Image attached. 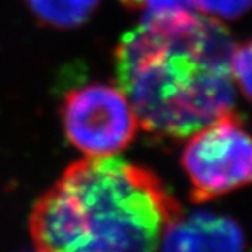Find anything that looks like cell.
<instances>
[{"mask_svg": "<svg viewBox=\"0 0 252 252\" xmlns=\"http://www.w3.org/2000/svg\"><path fill=\"white\" fill-rule=\"evenodd\" d=\"M234 44L218 19L196 12L143 17L116 47V73L146 132L191 135L232 110Z\"/></svg>", "mask_w": 252, "mask_h": 252, "instance_id": "obj_1", "label": "cell"}, {"mask_svg": "<svg viewBox=\"0 0 252 252\" xmlns=\"http://www.w3.org/2000/svg\"><path fill=\"white\" fill-rule=\"evenodd\" d=\"M179 216L181 207L149 169L88 157L40 197L29 229L40 251H151Z\"/></svg>", "mask_w": 252, "mask_h": 252, "instance_id": "obj_2", "label": "cell"}, {"mask_svg": "<svg viewBox=\"0 0 252 252\" xmlns=\"http://www.w3.org/2000/svg\"><path fill=\"white\" fill-rule=\"evenodd\" d=\"M181 164L193 201L228 194L252 184V135L231 110L190 135Z\"/></svg>", "mask_w": 252, "mask_h": 252, "instance_id": "obj_3", "label": "cell"}, {"mask_svg": "<svg viewBox=\"0 0 252 252\" xmlns=\"http://www.w3.org/2000/svg\"><path fill=\"white\" fill-rule=\"evenodd\" d=\"M67 138L87 157H108L132 141L138 120L120 88L88 84L71 90L63 105Z\"/></svg>", "mask_w": 252, "mask_h": 252, "instance_id": "obj_4", "label": "cell"}, {"mask_svg": "<svg viewBox=\"0 0 252 252\" xmlns=\"http://www.w3.org/2000/svg\"><path fill=\"white\" fill-rule=\"evenodd\" d=\"M166 251H240L246 239L236 220L208 211L194 213L172 222L161 237Z\"/></svg>", "mask_w": 252, "mask_h": 252, "instance_id": "obj_5", "label": "cell"}, {"mask_svg": "<svg viewBox=\"0 0 252 252\" xmlns=\"http://www.w3.org/2000/svg\"><path fill=\"white\" fill-rule=\"evenodd\" d=\"M31 11L47 25L73 28L85 22L99 0H28Z\"/></svg>", "mask_w": 252, "mask_h": 252, "instance_id": "obj_6", "label": "cell"}, {"mask_svg": "<svg viewBox=\"0 0 252 252\" xmlns=\"http://www.w3.org/2000/svg\"><path fill=\"white\" fill-rule=\"evenodd\" d=\"M120 2L128 9L141 11L143 17L196 12L194 0H120Z\"/></svg>", "mask_w": 252, "mask_h": 252, "instance_id": "obj_7", "label": "cell"}, {"mask_svg": "<svg viewBox=\"0 0 252 252\" xmlns=\"http://www.w3.org/2000/svg\"><path fill=\"white\" fill-rule=\"evenodd\" d=\"M196 9L218 20H236L248 12L252 0H194Z\"/></svg>", "mask_w": 252, "mask_h": 252, "instance_id": "obj_8", "label": "cell"}, {"mask_svg": "<svg viewBox=\"0 0 252 252\" xmlns=\"http://www.w3.org/2000/svg\"><path fill=\"white\" fill-rule=\"evenodd\" d=\"M248 44V64H249V71L252 76V40L246 43Z\"/></svg>", "mask_w": 252, "mask_h": 252, "instance_id": "obj_9", "label": "cell"}]
</instances>
